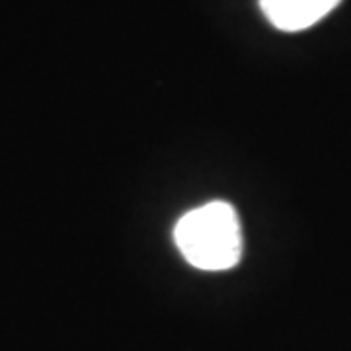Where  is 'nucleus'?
<instances>
[{"mask_svg":"<svg viewBox=\"0 0 351 351\" xmlns=\"http://www.w3.org/2000/svg\"><path fill=\"white\" fill-rule=\"evenodd\" d=\"M174 240L182 256L203 271L230 269L242 256L239 215L225 201H211L184 215Z\"/></svg>","mask_w":351,"mask_h":351,"instance_id":"1","label":"nucleus"},{"mask_svg":"<svg viewBox=\"0 0 351 351\" xmlns=\"http://www.w3.org/2000/svg\"><path fill=\"white\" fill-rule=\"evenodd\" d=\"M341 0H260L265 18L283 32H301L320 22Z\"/></svg>","mask_w":351,"mask_h":351,"instance_id":"2","label":"nucleus"}]
</instances>
